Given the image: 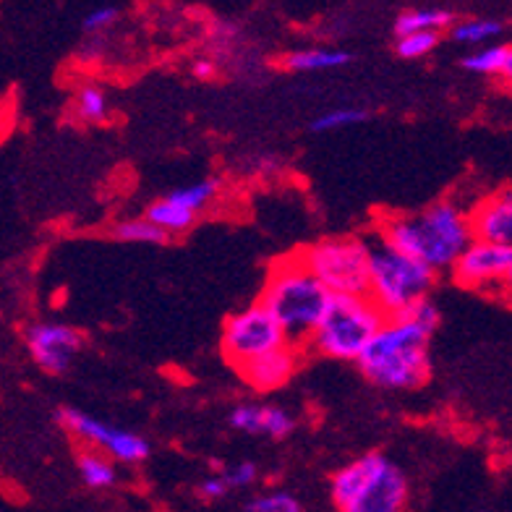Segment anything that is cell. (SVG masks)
Masks as SVG:
<instances>
[{
    "label": "cell",
    "instance_id": "7a4b0ae2",
    "mask_svg": "<svg viewBox=\"0 0 512 512\" xmlns=\"http://www.w3.org/2000/svg\"><path fill=\"white\" fill-rule=\"evenodd\" d=\"M387 241L395 249L416 256L429 264L434 272L452 270L458 256L473 241L471 212L460 207L452 199H442L418 212H400V215L384 217L379 225Z\"/></svg>",
    "mask_w": 512,
    "mask_h": 512
},
{
    "label": "cell",
    "instance_id": "ba28073f",
    "mask_svg": "<svg viewBox=\"0 0 512 512\" xmlns=\"http://www.w3.org/2000/svg\"><path fill=\"white\" fill-rule=\"evenodd\" d=\"M290 343L285 330L280 327L270 309L262 301L243 306V309L233 311L223 324V356L230 366H241L251 358L262 356L267 351H275L280 345Z\"/></svg>",
    "mask_w": 512,
    "mask_h": 512
},
{
    "label": "cell",
    "instance_id": "cb8c5ba5",
    "mask_svg": "<svg viewBox=\"0 0 512 512\" xmlns=\"http://www.w3.org/2000/svg\"><path fill=\"white\" fill-rule=\"evenodd\" d=\"M437 42L439 32H411L398 37L395 50H398V55L405 58V61H418V58H424V55L432 53V50L437 48Z\"/></svg>",
    "mask_w": 512,
    "mask_h": 512
},
{
    "label": "cell",
    "instance_id": "d6986e66",
    "mask_svg": "<svg viewBox=\"0 0 512 512\" xmlns=\"http://www.w3.org/2000/svg\"><path fill=\"white\" fill-rule=\"evenodd\" d=\"M110 236L121 243H144V246H152V243H165L168 241V233L149 220L147 215L142 217H126V220H118V223L110 228Z\"/></svg>",
    "mask_w": 512,
    "mask_h": 512
},
{
    "label": "cell",
    "instance_id": "8fae6325",
    "mask_svg": "<svg viewBox=\"0 0 512 512\" xmlns=\"http://www.w3.org/2000/svg\"><path fill=\"white\" fill-rule=\"evenodd\" d=\"M79 330L58 322H34L27 327V351L45 374L61 377L81 351Z\"/></svg>",
    "mask_w": 512,
    "mask_h": 512
},
{
    "label": "cell",
    "instance_id": "4fadbf2b",
    "mask_svg": "<svg viewBox=\"0 0 512 512\" xmlns=\"http://www.w3.org/2000/svg\"><path fill=\"white\" fill-rule=\"evenodd\" d=\"M473 236L512 246V189L494 191L471 209Z\"/></svg>",
    "mask_w": 512,
    "mask_h": 512
},
{
    "label": "cell",
    "instance_id": "3957f363",
    "mask_svg": "<svg viewBox=\"0 0 512 512\" xmlns=\"http://www.w3.org/2000/svg\"><path fill=\"white\" fill-rule=\"evenodd\" d=\"M330 298V288L306 267L301 254L277 259L259 293V301L280 322L290 343L296 345L309 343L311 332L317 330L319 319L330 306Z\"/></svg>",
    "mask_w": 512,
    "mask_h": 512
},
{
    "label": "cell",
    "instance_id": "9a60e30c",
    "mask_svg": "<svg viewBox=\"0 0 512 512\" xmlns=\"http://www.w3.org/2000/svg\"><path fill=\"white\" fill-rule=\"evenodd\" d=\"M144 215H147L155 225H160L168 236H181V233L194 228V223L199 220L196 212H191V209L173 202L168 194L160 196V199H155V202L149 204V207L144 209Z\"/></svg>",
    "mask_w": 512,
    "mask_h": 512
},
{
    "label": "cell",
    "instance_id": "ac0fdd59",
    "mask_svg": "<svg viewBox=\"0 0 512 512\" xmlns=\"http://www.w3.org/2000/svg\"><path fill=\"white\" fill-rule=\"evenodd\" d=\"M452 27V14L445 8H413L395 19V37L411 32H442Z\"/></svg>",
    "mask_w": 512,
    "mask_h": 512
},
{
    "label": "cell",
    "instance_id": "ffe728a7",
    "mask_svg": "<svg viewBox=\"0 0 512 512\" xmlns=\"http://www.w3.org/2000/svg\"><path fill=\"white\" fill-rule=\"evenodd\" d=\"M502 32H505V24L494 19H465L450 27L452 40L460 42V45H468V48L492 45Z\"/></svg>",
    "mask_w": 512,
    "mask_h": 512
},
{
    "label": "cell",
    "instance_id": "1f68e13d",
    "mask_svg": "<svg viewBox=\"0 0 512 512\" xmlns=\"http://www.w3.org/2000/svg\"><path fill=\"white\" fill-rule=\"evenodd\" d=\"M499 298H502V301H507V304L512 306V270H510V275L505 277V283H502V290H499Z\"/></svg>",
    "mask_w": 512,
    "mask_h": 512
},
{
    "label": "cell",
    "instance_id": "9c48e42d",
    "mask_svg": "<svg viewBox=\"0 0 512 512\" xmlns=\"http://www.w3.org/2000/svg\"><path fill=\"white\" fill-rule=\"evenodd\" d=\"M58 424L66 429L68 434H74L76 439H81L84 445L95 447V450L108 452L110 458L118 460V463H142L149 455V442L144 437L134 432H126V429H118L113 424H105L100 418L89 416V413L79 411V408H58L55 411Z\"/></svg>",
    "mask_w": 512,
    "mask_h": 512
},
{
    "label": "cell",
    "instance_id": "f546056e",
    "mask_svg": "<svg viewBox=\"0 0 512 512\" xmlns=\"http://www.w3.org/2000/svg\"><path fill=\"white\" fill-rule=\"evenodd\" d=\"M230 492L228 481H225L223 473H217V476H209L199 484V497L202 499H220Z\"/></svg>",
    "mask_w": 512,
    "mask_h": 512
},
{
    "label": "cell",
    "instance_id": "52a82bcc",
    "mask_svg": "<svg viewBox=\"0 0 512 512\" xmlns=\"http://www.w3.org/2000/svg\"><path fill=\"white\" fill-rule=\"evenodd\" d=\"M301 259L330 288L332 296H369V238H322L301 251Z\"/></svg>",
    "mask_w": 512,
    "mask_h": 512
},
{
    "label": "cell",
    "instance_id": "f1b7e54d",
    "mask_svg": "<svg viewBox=\"0 0 512 512\" xmlns=\"http://www.w3.org/2000/svg\"><path fill=\"white\" fill-rule=\"evenodd\" d=\"M118 19V11H115L113 6H102V8H95L92 14L84 16V32H102V29L113 27V21Z\"/></svg>",
    "mask_w": 512,
    "mask_h": 512
},
{
    "label": "cell",
    "instance_id": "e0dca14e",
    "mask_svg": "<svg viewBox=\"0 0 512 512\" xmlns=\"http://www.w3.org/2000/svg\"><path fill=\"white\" fill-rule=\"evenodd\" d=\"M115 463H118V460L110 458L108 452L95 450V447L79 452V460H76L81 481H84L89 489H110V486L118 481Z\"/></svg>",
    "mask_w": 512,
    "mask_h": 512
},
{
    "label": "cell",
    "instance_id": "d6a6232c",
    "mask_svg": "<svg viewBox=\"0 0 512 512\" xmlns=\"http://www.w3.org/2000/svg\"><path fill=\"white\" fill-rule=\"evenodd\" d=\"M502 79H505V81H507V87L512 89V45H510V55H507L505 71H502Z\"/></svg>",
    "mask_w": 512,
    "mask_h": 512
},
{
    "label": "cell",
    "instance_id": "7c38bea8",
    "mask_svg": "<svg viewBox=\"0 0 512 512\" xmlns=\"http://www.w3.org/2000/svg\"><path fill=\"white\" fill-rule=\"evenodd\" d=\"M301 361V345L285 343L275 351H267L262 356L251 358L238 366V377L249 384L254 392H275L293 379Z\"/></svg>",
    "mask_w": 512,
    "mask_h": 512
},
{
    "label": "cell",
    "instance_id": "5bb4252c",
    "mask_svg": "<svg viewBox=\"0 0 512 512\" xmlns=\"http://www.w3.org/2000/svg\"><path fill=\"white\" fill-rule=\"evenodd\" d=\"M351 63V53L337 48H306L293 50L283 58L285 71L293 74H317V71H335Z\"/></svg>",
    "mask_w": 512,
    "mask_h": 512
},
{
    "label": "cell",
    "instance_id": "5b68a950",
    "mask_svg": "<svg viewBox=\"0 0 512 512\" xmlns=\"http://www.w3.org/2000/svg\"><path fill=\"white\" fill-rule=\"evenodd\" d=\"M384 322L387 314L371 296L337 293L330 298V306L319 319L317 330L311 332L306 348L332 361H358Z\"/></svg>",
    "mask_w": 512,
    "mask_h": 512
},
{
    "label": "cell",
    "instance_id": "2e32d148",
    "mask_svg": "<svg viewBox=\"0 0 512 512\" xmlns=\"http://www.w3.org/2000/svg\"><path fill=\"white\" fill-rule=\"evenodd\" d=\"M71 113L79 123H89V126H95V123H105L110 118V97L108 92L95 84V81H87V84H81L76 89L74 95V105H71Z\"/></svg>",
    "mask_w": 512,
    "mask_h": 512
},
{
    "label": "cell",
    "instance_id": "277c9868",
    "mask_svg": "<svg viewBox=\"0 0 512 512\" xmlns=\"http://www.w3.org/2000/svg\"><path fill=\"white\" fill-rule=\"evenodd\" d=\"M330 494L337 512H403L408 479L382 452H369L332 476Z\"/></svg>",
    "mask_w": 512,
    "mask_h": 512
},
{
    "label": "cell",
    "instance_id": "83f0119b",
    "mask_svg": "<svg viewBox=\"0 0 512 512\" xmlns=\"http://www.w3.org/2000/svg\"><path fill=\"white\" fill-rule=\"evenodd\" d=\"M223 476L230 489H243V486H251L256 481V465L249 463V460H243V463L225 468Z\"/></svg>",
    "mask_w": 512,
    "mask_h": 512
},
{
    "label": "cell",
    "instance_id": "603a6c76",
    "mask_svg": "<svg viewBox=\"0 0 512 512\" xmlns=\"http://www.w3.org/2000/svg\"><path fill=\"white\" fill-rule=\"evenodd\" d=\"M369 121V113L364 108H332L324 110L322 115H317L311 121V131L317 134H327V131H340V128H351L358 126V123Z\"/></svg>",
    "mask_w": 512,
    "mask_h": 512
},
{
    "label": "cell",
    "instance_id": "4316f807",
    "mask_svg": "<svg viewBox=\"0 0 512 512\" xmlns=\"http://www.w3.org/2000/svg\"><path fill=\"white\" fill-rule=\"evenodd\" d=\"M296 429L293 413L280 408V405H264V437L285 439Z\"/></svg>",
    "mask_w": 512,
    "mask_h": 512
},
{
    "label": "cell",
    "instance_id": "30bf717a",
    "mask_svg": "<svg viewBox=\"0 0 512 512\" xmlns=\"http://www.w3.org/2000/svg\"><path fill=\"white\" fill-rule=\"evenodd\" d=\"M512 270V246L510 243L484 241L473 238L468 249L458 256V262L452 264V280L460 288L481 290L499 296L505 277Z\"/></svg>",
    "mask_w": 512,
    "mask_h": 512
},
{
    "label": "cell",
    "instance_id": "44dd1931",
    "mask_svg": "<svg viewBox=\"0 0 512 512\" xmlns=\"http://www.w3.org/2000/svg\"><path fill=\"white\" fill-rule=\"evenodd\" d=\"M507 55H510V45H497V42H492V45H484V48L465 55L463 68L479 76H502Z\"/></svg>",
    "mask_w": 512,
    "mask_h": 512
},
{
    "label": "cell",
    "instance_id": "7402d4cb",
    "mask_svg": "<svg viewBox=\"0 0 512 512\" xmlns=\"http://www.w3.org/2000/svg\"><path fill=\"white\" fill-rule=\"evenodd\" d=\"M217 194H220V181H217V178H202V181L189 183V186L173 189L168 196L173 202L181 204V207L191 209L196 215H202L204 209L215 202Z\"/></svg>",
    "mask_w": 512,
    "mask_h": 512
},
{
    "label": "cell",
    "instance_id": "8992f818",
    "mask_svg": "<svg viewBox=\"0 0 512 512\" xmlns=\"http://www.w3.org/2000/svg\"><path fill=\"white\" fill-rule=\"evenodd\" d=\"M437 272L416 256L395 249L382 233L369 236V296L392 317L429 296Z\"/></svg>",
    "mask_w": 512,
    "mask_h": 512
},
{
    "label": "cell",
    "instance_id": "484cf974",
    "mask_svg": "<svg viewBox=\"0 0 512 512\" xmlns=\"http://www.w3.org/2000/svg\"><path fill=\"white\" fill-rule=\"evenodd\" d=\"M246 512H304L290 492H267L246 502Z\"/></svg>",
    "mask_w": 512,
    "mask_h": 512
},
{
    "label": "cell",
    "instance_id": "4dcf8cb0",
    "mask_svg": "<svg viewBox=\"0 0 512 512\" xmlns=\"http://www.w3.org/2000/svg\"><path fill=\"white\" fill-rule=\"evenodd\" d=\"M191 74H194L196 79L209 81V79H215V76H217V66L209 61V58H196L194 66H191Z\"/></svg>",
    "mask_w": 512,
    "mask_h": 512
},
{
    "label": "cell",
    "instance_id": "d4e9b609",
    "mask_svg": "<svg viewBox=\"0 0 512 512\" xmlns=\"http://www.w3.org/2000/svg\"><path fill=\"white\" fill-rule=\"evenodd\" d=\"M228 424L243 434H264V405L241 403L228 416Z\"/></svg>",
    "mask_w": 512,
    "mask_h": 512
},
{
    "label": "cell",
    "instance_id": "6da1fadb",
    "mask_svg": "<svg viewBox=\"0 0 512 512\" xmlns=\"http://www.w3.org/2000/svg\"><path fill=\"white\" fill-rule=\"evenodd\" d=\"M439 327V311L429 298H418L400 314L387 317L356 364L382 390H416L432 374L429 340Z\"/></svg>",
    "mask_w": 512,
    "mask_h": 512
}]
</instances>
